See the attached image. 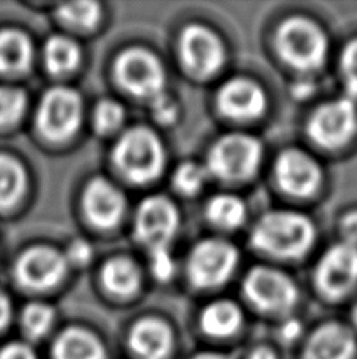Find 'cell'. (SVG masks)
<instances>
[{
    "label": "cell",
    "instance_id": "cell-26",
    "mask_svg": "<svg viewBox=\"0 0 357 359\" xmlns=\"http://www.w3.org/2000/svg\"><path fill=\"white\" fill-rule=\"evenodd\" d=\"M209 178V172L205 164L195 163V161H186L181 163L175 169L174 175H172V182H174L175 189L183 196L192 197L197 196Z\"/></svg>",
    "mask_w": 357,
    "mask_h": 359
},
{
    "label": "cell",
    "instance_id": "cell-25",
    "mask_svg": "<svg viewBox=\"0 0 357 359\" xmlns=\"http://www.w3.org/2000/svg\"><path fill=\"white\" fill-rule=\"evenodd\" d=\"M44 60L52 74H66L78 68L80 49L66 36H52L44 46Z\"/></svg>",
    "mask_w": 357,
    "mask_h": 359
},
{
    "label": "cell",
    "instance_id": "cell-33",
    "mask_svg": "<svg viewBox=\"0 0 357 359\" xmlns=\"http://www.w3.org/2000/svg\"><path fill=\"white\" fill-rule=\"evenodd\" d=\"M150 268L153 276L158 280L167 282L174 278L176 271V264L170 251H161L150 254Z\"/></svg>",
    "mask_w": 357,
    "mask_h": 359
},
{
    "label": "cell",
    "instance_id": "cell-12",
    "mask_svg": "<svg viewBox=\"0 0 357 359\" xmlns=\"http://www.w3.org/2000/svg\"><path fill=\"white\" fill-rule=\"evenodd\" d=\"M82 101L71 88L55 87L44 95L38 109V128L50 140H65L78 131Z\"/></svg>",
    "mask_w": 357,
    "mask_h": 359
},
{
    "label": "cell",
    "instance_id": "cell-41",
    "mask_svg": "<svg viewBox=\"0 0 357 359\" xmlns=\"http://www.w3.org/2000/svg\"><path fill=\"white\" fill-rule=\"evenodd\" d=\"M192 359H234L232 355L225 353H216V351H203V353L197 355Z\"/></svg>",
    "mask_w": 357,
    "mask_h": 359
},
{
    "label": "cell",
    "instance_id": "cell-28",
    "mask_svg": "<svg viewBox=\"0 0 357 359\" xmlns=\"http://www.w3.org/2000/svg\"><path fill=\"white\" fill-rule=\"evenodd\" d=\"M54 322L52 307L41 303H34L25 307L22 312L24 331L30 337H41L49 331Z\"/></svg>",
    "mask_w": 357,
    "mask_h": 359
},
{
    "label": "cell",
    "instance_id": "cell-21",
    "mask_svg": "<svg viewBox=\"0 0 357 359\" xmlns=\"http://www.w3.org/2000/svg\"><path fill=\"white\" fill-rule=\"evenodd\" d=\"M31 60V44L27 35L15 29L0 30V73L27 72Z\"/></svg>",
    "mask_w": 357,
    "mask_h": 359
},
{
    "label": "cell",
    "instance_id": "cell-40",
    "mask_svg": "<svg viewBox=\"0 0 357 359\" xmlns=\"http://www.w3.org/2000/svg\"><path fill=\"white\" fill-rule=\"evenodd\" d=\"M247 359H277L276 351L270 347H265V345H260V347L253 348L248 355Z\"/></svg>",
    "mask_w": 357,
    "mask_h": 359
},
{
    "label": "cell",
    "instance_id": "cell-18",
    "mask_svg": "<svg viewBox=\"0 0 357 359\" xmlns=\"http://www.w3.org/2000/svg\"><path fill=\"white\" fill-rule=\"evenodd\" d=\"M172 347L174 332L161 318L145 317L130 332V348L139 359H165Z\"/></svg>",
    "mask_w": 357,
    "mask_h": 359
},
{
    "label": "cell",
    "instance_id": "cell-15",
    "mask_svg": "<svg viewBox=\"0 0 357 359\" xmlns=\"http://www.w3.org/2000/svg\"><path fill=\"white\" fill-rule=\"evenodd\" d=\"M66 271V259L52 248L36 246L25 251L16 264V278L22 285L44 290L59 284Z\"/></svg>",
    "mask_w": 357,
    "mask_h": 359
},
{
    "label": "cell",
    "instance_id": "cell-2",
    "mask_svg": "<svg viewBox=\"0 0 357 359\" xmlns=\"http://www.w3.org/2000/svg\"><path fill=\"white\" fill-rule=\"evenodd\" d=\"M279 54L286 65L301 73H315L326 65L329 38L320 25L305 16H290L276 34Z\"/></svg>",
    "mask_w": 357,
    "mask_h": 359
},
{
    "label": "cell",
    "instance_id": "cell-20",
    "mask_svg": "<svg viewBox=\"0 0 357 359\" xmlns=\"http://www.w3.org/2000/svg\"><path fill=\"white\" fill-rule=\"evenodd\" d=\"M55 359H106L99 339L84 328H68L54 344Z\"/></svg>",
    "mask_w": 357,
    "mask_h": 359
},
{
    "label": "cell",
    "instance_id": "cell-11",
    "mask_svg": "<svg viewBox=\"0 0 357 359\" xmlns=\"http://www.w3.org/2000/svg\"><path fill=\"white\" fill-rule=\"evenodd\" d=\"M315 284L329 299L348 297L357 287V246L340 241L326 249L315 268Z\"/></svg>",
    "mask_w": 357,
    "mask_h": 359
},
{
    "label": "cell",
    "instance_id": "cell-24",
    "mask_svg": "<svg viewBox=\"0 0 357 359\" xmlns=\"http://www.w3.org/2000/svg\"><path fill=\"white\" fill-rule=\"evenodd\" d=\"M27 177L25 170L10 155H0V210L10 208L22 197Z\"/></svg>",
    "mask_w": 357,
    "mask_h": 359
},
{
    "label": "cell",
    "instance_id": "cell-36",
    "mask_svg": "<svg viewBox=\"0 0 357 359\" xmlns=\"http://www.w3.org/2000/svg\"><path fill=\"white\" fill-rule=\"evenodd\" d=\"M0 359H36V356L27 345L10 344L0 350Z\"/></svg>",
    "mask_w": 357,
    "mask_h": 359
},
{
    "label": "cell",
    "instance_id": "cell-5",
    "mask_svg": "<svg viewBox=\"0 0 357 359\" xmlns=\"http://www.w3.org/2000/svg\"><path fill=\"white\" fill-rule=\"evenodd\" d=\"M242 293L255 309L267 316H288L299 301L296 282L272 266L248 269L242 282Z\"/></svg>",
    "mask_w": 357,
    "mask_h": 359
},
{
    "label": "cell",
    "instance_id": "cell-19",
    "mask_svg": "<svg viewBox=\"0 0 357 359\" xmlns=\"http://www.w3.org/2000/svg\"><path fill=\"white\" fill-rule=\"evenodd\" d=\"M244 316L241 307L232 299H216L203 309L200 316L202 330L211 337H230L238 332Z\"/></svg>",
    "mask_w": 357,
    "mask_h": 359
},
{
    "label": "cell",
    "instance_id": "cell-9",
    "mask_svg": "<svg viewBox=\"0 0 357 359\" xmlns=\"http://www.w3.org/2000/svg\"><path fill=\"white\" fill-rule=\"evenodd\" d=\"M180 60L195 79H211L225 65L227 49L220 36L203 24H189L178 41Z\"/></svg>",
    "mask_w": 357,
    "mask_h": 359
},
{
    "label": "cell",
    "instance_id": "cell-8",
    "mask_svg": "<svg viewBox=\"0 0 357 359\" xmlns=\"http://www.w3.org/2000/svg\"><path fill=\"white\" fill-rule=\"evenodd\" d=\"M180 226L181 215L174 201L165 196H150L137 207L134 235L148 249V254L170 251Z\"/></svg>",
    "mask_w": 357,
    "mask_h": 359
},
{
    "label": "cell",
    "instance_id": "cell-1",
    "mask_svg": "<svg viewBox=\"0 0 357 359\" xmlns=\"http://www.w3.org/2000/svg\"><path fill=\"white\" fill-rule=\"evenodd\" d=\"M315 241L314 221L295 210L266 211L251 230V245L255 251L284 260L304 257Z\"/></svg>",
    "mask_w": 357,
    "mask_h": 359
},
{
    "label": "cell",
    "instance_id": "cell-27",
    "mask_svg": "<svg viewBox=\"0 0 357 359\" xmlns=\"http://www.w3.org/2000/svg\"><path fill=\"white\" fill-rule=\"evenodd\" d=\"M59 16L62 21L71 27L92 29L98 24L101 18V8L97 2H71L65 4L59 8Z\"/></svg>",
    "mask_w": 357,
    "mask_h": 359
},
{
    "label": "cell",
    "instance_id": "cell-6",
    "mask_svg": "<svg viewBox=\"0 0 357 359\" xmlns=\"http://www.w3.org/2000/svg\"><path fill=\"white\" fill-rule=\"evenodd\" d=\"M239 265V251L230 241L206 238L190 249L186 271L192 287L213 290L225 285Z\"/></svg>",
    "mask_w": 357,
    "mask_h": 359
},
{
    "label": "cell",
    "instance_id": "cell-37",
    "mask_svg": "<svg viewBox=\"0 0 357 359\" xmlns=\"http://www.w3.org/2000/svg\"><path fill=\"white\" fill-rule=\"evenodd\" d=\"M301 332H302V326L298 320H288V322L282 326V337L286 342L296 341V339L301 336Z\"/></svg>",
    "mask_w": 357,
    "mask_h": 359
},
{
    "label": "cell",
    "instance_id": "cell-32",
    "mask_svg": "<svg viewBox=\"0 0 357 359\" xmlns=\"http://www.w3.org/2000/svg\"><path fill=\"white\" fill-rule=\"evenodd\" d=\"M148 106L151 109L153 118L161 125H174L180 117V104L170 93L162 95L161 98L150 102Z\"/></svg>",
    "mask_w": 357,
    "mask_h": 359
},
{
    "label": "cell",
    "instance_id": "cell-17",
    "mask_svg": "<svg viewBox=\"0 0 357 359\" xmlns=\"http://www.w3.org/2000/svg\"><path fill=\"white\" fill-rule=\"evenodd\" d=\"M126 201L121 191L104 178H94L84 192V208L94 226L111 229L120 222Z\"/></svg>",
    "mask_w": 357,
    "mask_h": 359
},
{
    "label": "cell",
    "instance_id": "cell-22",
    "mask_svg": "<svg viewBox=\"0 0 357 359\" xmlns=\"http://www.w3.org/2000/svg\"><path fill=\"white\" fill-rule=\"evenodd\" d=\"M103 284L107 290L130 297L136 293L142 284V273L137 264L127 257H115L107 262L103 268Z\"/></svg>",
    "mask_w": 357,
    "mask_h": 359
},
{
    "label": "cell",
    "instance_id": "cell-35",
    "mask_svg": "<svg viewBox=\"0 0 357 359\" xmlns=\"http://www.w3.org/2000/svg\"><path fill=\"white\" fill-rule=\"evenodd\" d=\"M69 259L76 265H85L92 259V246L84 240H76L68 251Z\"/></svg>",
    "mask_w": 357,
    "mask_h": 359
},
{
    "label": "cell",
    "instance_id": "cell-13",
    "mask_svg": "<svg viewBox=\"0 0 357 359\" xmlns=\"http://www.w3.org/2000/svg\"><path fill=\"white\" fill-rule=\"evenodd\" d=\"M274 175L279 188L293 197H310L320 189L323 169L320 163L305 150L286 149L274 163Z\"/></svg>",
    "mask_w": 357,
    "mask_h": 359
},
{
    "label": "cell",
    "instance_id": "cell-39",
    "mask_svg": "<svg viewBox=\"0 0 357 359\" xmlns=\"http://www.w3.org/2000/svg\"><path fill=\"white\" fill-rule=\"evenodd\" d=\"M315 92V86L312 84L310 81H302L299 82V84H296L295 87H293V95L296 96V98L302 100V98H309V96Z\"/></svg>",
    "mask_w": 357,
    "mask_h": 359
},
{
    "label": "cell",
    "instance_id": "cell-3",
    "mask_svg": "<svg viewBox=\"0 0 357 359\" xmlns=\"http://www.w3.org/2000/svg\"><path fill=\"white\" fill-rule=\"evenodd\" d=\"M113 159L127 180L145 184L161 177L167 164V151L161 137L151 128L134 126L120 137Z\"/></svg>",
    "mask_w": 357,
    "mask_h": 359
},
{
    "label": "cell",
    "instance_id": "cell-10",
    "mask_svg": "<svg viewBox=\"0 0 357 359\" xmlns=\"http://www.w3.org/2000/svg\"><path fill=\"white\" fill-rule=\"evenodd\" d=\"M357 133L356 101L343 95L318 106L307 120V134L326 150L343 149Z\"/></svg>",
    "mask_w": 357,
    "mask_h": 359
},
{
    "label": "cell",
    "instance_id": "cell-31",
    "mask_svg": "<svg viewBox=\"0 0 357 359\" xmlns=\"http://www.w3.org/2000/svg\"><path fill=\"white\" fill-rule=\"evenodd\" d=\"M340 73L345 84V96L357 101V38L349 41L342 50Z\"/></svg>",
    "mask_w": 357,
    "mask_h": 359
},
{
    "label": "cell",
    "instance_id": "cell-30",
    "mask_svg": "<svg viewBox=\"0 0 357 359\" xmlns=\"http://www.w3.org/2000/svg\"><path fill=\"white\" fill-rule=\"evenodd\" d=\"M125 121V109L117 101L103 100L94 111V128L99 134L117 131Z\"/></svg>",
    "mask_w": 357,
    "mask_h": 359
},
{
    "label": "cell",
    "instance_id": "cell-14",
    "mask_svg": "<svg viewBox=\"0 0 357 359\" xmlns=\"http://www.w3.org/2000/svg\"><path fill=\"white\" fill-rule=\"evenodd\" d=\"M216 101L222 115L237 121L257 120L267 109L265 88L246 76L225 81L219 88Z\"/></svg>",
    "mask_w": 357,
    "mask_h": 359
},
{
    "label": "cell",
    "instance_id": "cell-7",
    "mask_svg": "<svg viewBox=\"0 0 357 359\" xmlns=\"http://www.w3.org/2000/svg\"><path fill=\"white\" fill-rule=\"evenodd\" d=\"M115 76L127 93L148 104L169 93L162 62L148 49L132 48L121 53L115 63Z\"/></svg>",
    "mask_w": 357,
    "mask_h": 359
},
{
    "label": "cell",
    "instance_id": "cell-4",
    "mask_svg": "<svg viewBox=\"0 0 357 359\" xmlns=\"http://www.w3.org/2000/svg\"><path fill=\"white\" fill-rule=\"evenodd\" d=\"M263 161V145L247 133H228L209 147L206 169L220 182L241 183L257 174Z\"/></svg>",
    "mask_w": 357,
    "mask_h": 359
},
{
    "label": "cell",
    "instance_id": "cell-38",
    "mask_svg": "<svg viewBox=\"0 0 357 359\" xmlns=\"http://www.w3.org/2000/svg\"><path fill=\"white\" fill-rule=\"evenodd\" d=\"M11 318V304L10 299L5 297L4 293H0V330H4L8 325Z\"/></svg>",
    "mask_w": 357,
    "mask_h": 359
},
{
    "label": "cell",
    "instance_id": "cell-42",
    "mask_svg": "<svg viewBox=\"0 0 357 359\" xmlns=\"http://www.w3.org/2000/svg\"><path fill=\"white\" fill-rule=\"evenodd\" d=\"M353 320H354V323H356V326H357V303H356L354 309H353Z\"/></svg>",
    "mask_w": 357,
    "mask_h": 359
},
{
    "label": "cell",
    "instance_id": "cell-29",
    "mask_svg": "<svg viewBox=\"0 0 357 359\" xmlns=\"http://www.w3.org/2000/svg\"><path fill=\"white\" fill-rule=\"evenodd\" d=\"M25 109V93L15 87H0V126L16 123Z\"/></svg>",
    "mask_w": 357,
    "mask_h": 359
},
{
    "label": "cell",
    "instance_id": "cell-23",
    "mask_svg": "<svg viewBox=\"0 0 357 359\" xmlns=\"http://www.w3.org/2000/svg\"><path fill=\"white\" fill-rule=\"evenodd\" d=\"M206 217L222 230H237L246 222V202L230 192L216 194L206 203Z\"/></svg>",
    "mask_w": 357,
    "mask_h": 359
},
{
    "label": "cell",
    "instance_id": "cell-16",
    "mask_svg": "<svg viewBox=\"0 0 357 359\" xmlns=\"http://www.w3.org/2000/svg\"><path fill=\"white\" fill-rule=\"evenodd\" d=\"M357 339L349 326L328 322L318 326L305 344L302 359H354Z\"/></svg>",
    "mask_w": 357,
    "mask_h": 359
},
{
    "label": "cell",
    "instance_id": "cell-34",
    "mask_svg": "<svg viewBox=\"0 0 357 359\" xmlns=\"http://www.w3.org/2000/svg\"><path fill=\"white\" fill-rule=\"evenodd\" d=\"M339 230L343 243L357 246V210L348 211L346 215L342 216Z\"/></svg>",
    "mask_w": 357,
    "mask_h": 359
}]
</instances>
